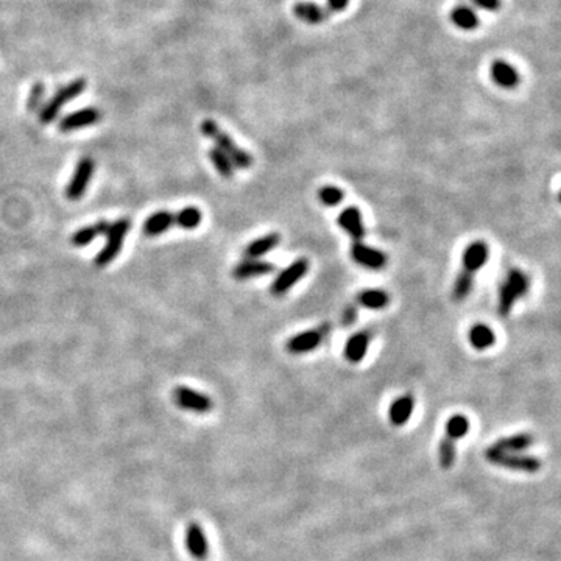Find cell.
I'll return each mask as SVG.
<instances>
[{"label":"cell","instance_id":"9a60e30c","mask_svg":"<svg viewBox=\"0 0 561 561\" xmlns=\"http://www.w3.org/2000/svg\"><path fill=\"white\" fill-rule=\"evenodd\" d=\"M274 272L273 264L259 259H243L240 264L233 268V278L237 281H247L251 278H260Z\"/></svg>","mask_w":561,"mask_h":561},{"label":"cell","instance_id":"6da1fadb","mask_svg":"<svg viewBox=\"0 0 561 561\" xmlns=\"http://www.w3.org/2000/svg\"><path fill=\"white\" fill-rule=\"evenodd\" d=\"M489 248L484 240L470 243L463 252V268L458 273L454 282L452 298L457 303H462L471 294L476 273L488 262Z\"/></svg>","mask_w":561,"mask_h":561},{"label":"cell","instance_id":"83f0119b","mask_svg":"<svg viewBox=\"0 0 561 561\" xmlns=\"http://www.w3.org/2000/svg\"><path fill=\"white\" fill-rule=\"evenodd\" d=\"M203 220V214L199 208L187 206L175 212V226L183 229H195L199 228Z\"/></svg>","mask_w":561,"mask_h":561},{"label":"cell","instance_id":"f1b7e54d","mask_svg":"<svg viewBox=\"0 0 561 561\" xmlns=\"http://www.w3.org/2000/svg\"><path fill=\"white\" fill-rule=\"evenodd\" d=\"M208 156L212 165H214L216 170L220 173V177H223L225 179H231L234 177V165L228 160V156L223 152H220L218 148L214 147L209 150Z\"/></svg>","mask_w":561,"mask_h":561},{"label":"cell","instance_id":"ba28073f","mask_svg":"<svg viewBox=\"0 0 561 561\" xmlns=\"http://www.w3.org/2000/svg\"><path fill=\"white\" fill-rule=\"evenodd\" d=\"M94 172H96V161L89 156L82 157L80 161L77 162V167L74 170V175L70 178L69 184L66 187V196L70 201L80 200L84 195L86 189H88Z\"/></svg>","mask_w":561,"mask_h":561},{"label":"cell","instance_id":"8fae6325","mask_svg":"<svg viewBox=\"0 0 561 561\" xmlns=\"http://www.w3.org/2000/svg\"><path fill=\"white\" fill-rule=\"evenodd\" d=\"M485 458L493 465L502 466L507 470L524 471V472H536L541 468V460L532 455H519V454H507V452H493V450H485Z\"/></svg>","mask_w":561,"mask_h":561},{"label":"cell","instance_id":"5bb4252c","mask_svg":"<svg viewBox=\"0 0 561 561\" xmlns=\"http://www.w3.org/2000/svg\"><path fill=\"white\" fill-rule=\"evenodd\" d=\"M351 257L354 262L370 268V270H381L387 264V256L381 250L370 247L363 242H354L351 247Z\"/></svg>","mask_w":561,"mask_h":561},{"label":"cell","instance_id":"d6a6232c","mask_svg":"<svg viewBox=\"0 0 561 561\" xmlns=\"http://www.w3.org/2000/svg\"><path fill=\"white\" fill-rule=\"evenodd\" d=\"M355 318H357V307H355L354 304H350V306H348L346 309H345V312H343V317H342L343 326H345V328L351 326L352 323L355 321Z\"/></svg>","mask_w":561,"mask_h":561},{"label":"cell","instance_id":"d4e9b609","mask_svg":"<svg viewBox=\"0 0 561 561\" xmlns=\"http://www.w3.org/2000/svg\"><path fill=\"white\" fill-rule=\"evenodd\" d=\"M468 340L474 350L485 351L496 343V334L491 328L484 325V323H477V325H474L470 329Z\"/></svg>","mask_w":561,"mask_h":561},{"label":"cell","instance_id":"2e32d148","mask_svg":"<svg viewBox=\"0 0 561 561\" xmlns=\"http://www.w3.org/2000/svg\"><path fill=\"white\" fill-rule=\"evenodd\" d=\"M337 223L345 233H348V235L352 237L354 242H362L365 237V226H363L362 212L359 208L350 206L343 209L340 212Z\"/></svg>","mask_w":561,"mask_h":561},{"label":"cell","instance_id":"603a6c76","mask_svg":"<svg viewBox=\"0 0 561 561\" xmlns=\"http://www.w3.org/2000/svg\"><path fill=\"white\" fill-rule=\"evenodd\" d=\"M413 409H415L413 394H410V393L402 394V396H399L390 406L389 416H390L391 424L398 426V428L399 426H404L409 421V418L412 416Z\"/></svg>","mask_w":561,"mask_h":561},{"label":"cell","instance_id":"ffe728a7","mask_svg":"<svg viewBox=\"0 0 561 561\" xmlns=\"http://www.w3.org/2000/svg\"><path fill=\"white\" fill-rule=\"evenodd\" d=\"M491 78L504 89H513L519 84L518 70L504 60H496L491 66Z\"/></svg>","mask_w":561,"mask_h":561},{"label":"cell","instance_id":"8992f818","mask_svg":"<svg viewBox=\"0 0 561 561\" xmlns=\"http://www.w3.org/2000/svg\"><path fill=\"white\" fill-rule=\"evenodd\" d=\"M130 228H131L130 218H118L114 223H109V228L106 231V243L104 250H101L96 256V259H94V265L104 268L113 262L122 250L123 240L126 234H128Z\"/></svg>","mask_w":561,"mask_h":561},{"label":"cell","instance_id":"7c38bea8","mask_svg":"<svg viewBox=\"0 0 561 561\" xmlns=\"http://www.w3.org/2000/svg\"><path fill=\"white\" fill-rule=\"evenodd\" d=\"M184 544L189 555L192 558L199 561H204L208 558L209 544L206 540V535H204L203 527L199 523H195V521H192V523L186 527Z\"/></svg>","mask_w":561,"mask_h":561},{"label":"cell","instance_id":"4dcf8cb0","mask_svg":"<svg viewBox=\"0 0 561 561\" xmlns=\"http://www.w3.org/2000/svg\"><path fill=\"white\" fill-rule=\"evenodd\" d=\"M44 92H45V88L43 83H36L33 86V89H31L28 100H27V109L30 113L39 111V108H41V101L44 99Z\"/></svg>","mask_w":561,"mask_h":561},{"label":"cell","instance_id":"44dd1931","mask_svg":"<svg viewBox=\"0 0 561 561\" xmlns=\"http://www.w3.org/2000/svg\"><path fill=\"white\" fill-rule=\"evenodd\" d=\"M281 242V234L279 233H270L265 234L259 239L250 242L247 247L243 250V257L245 259H259L262 257L267 252H270L278 247Z\"/></svg>","mask_w":561,"mask_h":561},{"label":"cell","instance_id":"f546056e","mask_svg":"<svg viewBox=\"0 0 561 561\" xmlns=\"http://www.w3.org/2000/svg\"><path fill=\"white\" fill-rule=\"evenodd\" d=\"M343 191L337 186H323L318 191V199L325 206H337L343 201Z\"/></svg>","mask_w":561,"mask_h":561},{"label":"cell","instance_id":"7402d4cb","mask_svg":"<svg viewBox=\"0 0 561 561\" xmlns=\"http://www.w3.org/2000/svg\"><path fill=\"white\" fill-rule=\"evenodd\" d=\"M294 14L299 21L307 23H321L331 18L329 8L312 2H298L294 6Z\"/></svg>","mask_w":561,"mask_h":561},{"label":"cell","instance_id":"484cf974","mask_svg":"<svg viewBox=\"0 0 561 561\" xmlns=\"http://www.w3.org/2000/svg\"><path fill=\"white\" fill-rule=\"evenodd\" d=\"M355 299H357V304L367 307V309H384L390 301L389 294L379 289L360 290Z\"/></svg>","mask_w":561,"mask_h":561},{"label":"cell","instance_id":"e0dca14e","mask_svg":"<svg viewBox=\"0 0 561 561\" xmlns=\"http://www.w3.org/2000/svg\"><path fill=\"white\" fill-rule=\"evenodd\" d=\"M370 342H371V333L368 329H363L359 331V333L352 334L345 343V350H343L345 359L350 363L362 362L368 352Z\"/></svg>","mask_w":561,"mask_h":561},{"label":"cell","instance_id":"836d02e7","mask_svg":"<svg viewBox=\"0 0 561 561\" xmlns=\"http://www.w3.org/2000/svg\"><path fill=\"white\" fill-rule=\"evenodd\" d=\"M348 4H350V0H328V8L331 13H338L343 11Z\"/></svg>","mask_w":561,"mask_h":561},{"label":"cell","instance_id":"4fadbf2b","mask_svg":"<svg viewBox=\"0 0 561 561\" xmlns=\"http://www.w3.org/2000/svg\"><path fill=\"white\" fill-rule=\"evenodd\" d=\"M101 118V111L97 108H83L78 109L75 113H70L65 116L60 121L58 128L62 133H70L86 128V126H91L94 123H97Z\"/></svg>","mask_w":561,"mask_h":561},{"label":"cell","instance_id":"5b68a950","mask_svg":"<svg viewBox=\"0 0 561 561\" xmlns=\"http://www.w3.org/2000/svg\"><path fill=\"white\" fill-rule=\"evenodd\" d=\"M86 89V80L84 78H77V80L62 86L57 92L53 94V97L47 101V104L39 109V122L43 125L52 123L55 118L58 117L61 108L67 105L69 101L80 97Z\"/></svg>","mask_w":561,"mask_h":561},{"label":"cell","instance_id":"cb8c5ba5","mask_svg":"<svg viewBox=\"0 0 561 561\" xmlns=\"http://www.w3.org/2000/svg\"><path fill=\"white\" fill-rule=\"evenodd\" d=\"M108 228H109V223L106 222V220H100V222L94 223V225L80 228L78 231H75L72 234V237H70V243H72L77 248L86 247V245H89L96 240L99 235L106 234Z\"/></svg>","mask_w":561,"mask_h":561},{"label":"cell","instance_id":"277c9868","mask_svg":"<svg viewBox=\"0 0 561 561\" xmlns=\"http://www.w3.org/2000/svg\"><path fill=\"white\" fill-rule=\"evenodd\" d=\"M470 431L468 418L463 415H454L446 421L445 437L440 443V465L443 470H449L455 460V443L463 438Z\"/></svg>","mask_w":561,"mask_h":561},{"label":"cell","instance_id":"ac0fdd59","mask_svg":"<svg viewBox=\"0 0 561 561\" xmlns=\"http://www.w3.org/2000/svg\"><path fill=\"white\" fill-rule=\"evenodd\" d=\"M172 226H175V212L156 211L142 225V233L147 237H156L167 233Z\"/></svg>","mask_w":561,"mask_h":561},{"label":"cell","instance_id":"d6986e66","mask_svg":"<svg viewBox=\"0 0 561 561\" xmlns=\"http://www.w3.org/2000/svg\"><path fill=\"white\" fill-rule=\"evenodd\" d=\"M533 443H535V438L532 433H515V435L497 440L494 445L488 448V450H493V452L515 454V452H521V450H524L527 448H531Z\"/></svg>","mask_w":561,"mask_h":561},{"label":"cell","instance_id":"52a82bcc","mask_svg":"<svg viewBox=\"0 0 561 561\" xmlns=\"http://www.w3.org/2000/svg\"><path fill=\"white\" fill-rule=\"evenodd\" d=\"M329 331H331V323H321L318 328L304 331V333H299L289 338L286 343V350L290 354L311 352L313 350H317V348L325 342Z\"/></svg>","mask_w":561,"mask_h":561},{"label":"cell","instance_id":"7a4b0ae2","mask_svg":"<svg viewBox=\"0 0 561 561\" xmlns=\"http://www.w3.org/2000/svg\"><path fill=\"white\" fill-rule=\"evenodd\" d=\"M200 130L204 136L216 142V148H218L220 152H223L228 156V160L233 162L234 167H237V169H250L251 167L252 156L245 152L243 148L237 145L235 142L231 139V136L220 128L217 122L211 121V118H206V121L201 122Z\"/></svg>","mask_w":561,"mask_h":561},{"label":"cell","instance_id":"4316f807","mask_svg":"<svg viewBox=\"0 0 561 561\" xmlns=\"http://www.w3.org/2000/svg\"><path fill=\"white\" fill-rule=\"evenodd\" d=\"M450 19L458 28L474 30L479 27V16L468 5H458L450 13Z\"/></svg>","mask_w":561,"mask_h":561},{"label":"cell","instance_id":"1f68e13d","mask_svg":"<svg viewBox=\"0 0 561 561\" xmlns=\"http://www.w3.org/2000/svg\"><path fill=\"white\" fill-rule=\"evenodd\" d=\"M465 2H468L474 6L480 8V10H487V11H496L501 8V0H465Z\"/></svg>","mask_w":561,"mask_h":561},{"label":"cell","instance_id":"9c48e42d","mask_svg":"<svg viewBox=\"0 0 561 561\" xmlns=\"http://www.w3.org/2000/svg\"><path fill=\"white\" fill-rule=\"evenodd\" d=\"M173 402L183 410H191L194 413H209L214 409V402L208 394L189 389L186 385H178L172 393Z\"/></svg>","mask_w":561,"mask_h":561},{"label":"cell","instance_id":"30bf717a","mask_svg":"<svg viewBox=\"0 0 561 561\" xmlns=\"http://www.w3.org/2000/svg\"><path fill=\"white\" fill-rule=\"evenodd\" d=\"M309 267H311L309 260L306 257H299L294 260V262H291L287 268H284V270L278 274V278L272 282L270 287L272 295L274 296L286 295L298 281H301L304 278L307 272H309Z\"/></svg>","mask_w":561,"mask_h":561},{"label":"cell","instance_id":"3957f363","mask_svg":"<svg viewBox=\"0 0 561 561\" xmlns=\"http://www.w3.org/2000/svg\"><path fill=\"white\" fill-rule=\"evenodd\" d=\"M528 287H531V282H528L527 274L524 272H521L519 268H511L499 290L497 311H499L502 317L510 315L513 306L516 304L518 299L527 295Z\"/></svg>","mask_w":561,"mask_h":561}]
</instances>
